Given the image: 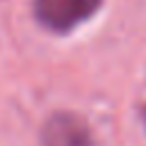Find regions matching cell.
Listing matches in <instances>:
<instances>
[{
	"label": "cell",
	"mask_w": 146,
	"mask_h": 146,
	"mask_svg": "<svg viewBox=\"0 0 146 146\" xmlns=\"http://www.w3.org/2000/svg\"><path fill=\"white\" fill-rule=\"evenodd\" d=\"M103 0H34L36 21L50 32L64 34L89 21Z\"/></svg>",
	"instance_id": "6da1fadb"
},
{
	"label": "cell",
	"mask_w": 146,
	"mask_h": 146,
	"mask_svg": "<svg viewBox=\"0 0 146 146\" xmlns=\"http://www.w3.org/2000/svg\"><path fill=\"white\" fill-rule=\"evenodd\" d=\"M43 146H94V139L89 125L80 116L59 112L43 125Z\"/></svg>",
	"instance_id": "7a4b0ae2"
}]
</instances>
